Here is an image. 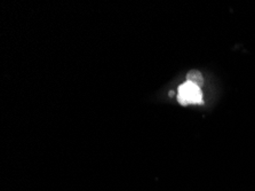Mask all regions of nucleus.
<instances>
[{"mask_svg": "<svg viewBox=\"0 0 255 191\" xmlns=\"http://www.w3.org/2000/svg\"><path fill=\"white\" fill-rule=\"evenodd\" d=\"M177 101L182 105L188 104H202L203 103V93L202 89L197 85L185 81L184 84L179 87L177 93Z\"/></svg>", "mask_w": 255, "mask_h": 191, "instance_id": "obj_1", "label": "nucleus"}, {"mask_svg": "<svg viewBox=\"0 0 255 191\" xmlns=\"http://www.w3.org/2000/svg\"><path fill=\"white\" fill-rule=\"evenodd\" d=\"M188 78V81H190V83L197 85V86L202 87L203 84H204V78L202 76V73L199 71H197V70H191V71L188 72L187 75Z\"/></svg>", "mask_w": 255, "mask_h": 191, "instance_id": "obj_2", "label": "nucleus"}]
</instances>
